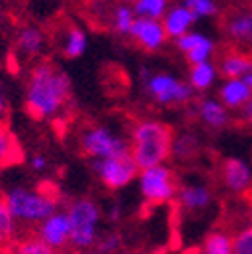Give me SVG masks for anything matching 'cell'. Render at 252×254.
<instances>
[{"instance_id": "obj_2", "label": "cell", "mask_w": 252, "mask_h": 254, "mask_svg": "<svg viewBox=\"0 0 252 254\" xmlns=\"http://www.w3.org/2000/svg\"><path fill=\"white\" fill-rule=\"evenodd\" d=\"M172 129L162 121H139L131 131L129 151L139 170L155 164H164L172 153Z\"/></svg>"}, {"instance_id": "obj_14", "label": "cell", "mask_w": 252, "mask_h": 254, "mask_svg": "<svg viewBox=\"0 0 252 254\" xmlns=\"http://www.w3.org/2000/svg\"><path fill=\"white\" fill-rule=\"evenodd\" d=\"M250 87L246 85V81L240 77V79H228L222 89H220V99L226 107H240V105H246V101L250 99Z\"/></svg>"}, {"instance_id": "obj_5", "label": "cell", "mask_w": 252, "mask_h": 254, "mask_svg": "<svg viewBox=\"0 0 252 254\" xmlns=\"http://www.w3.org/2000/svg\"><path fill=\"white\" fill-rule=\"evenodd\" d=\"M139 192L149 204H166L176 196V178L170 168L155 164L141 168L137 174Z\"/></svg>"}, {"instance_id": "obj_30", "label": "cell", "mask_w": 252, "mask_h": 254, "mask_svg": "<svg viewBox=\"0 0 252 254\" xmlns=\"http://www.w3.org/2000/svg\"><path fill=\"white\" fill-rule=\"evenodd\" d=\"M234 252L238 254H252V226L242 230L234 240H232Z\"/></svg>"}, {"instance_id": "obj_36", "label": "cell", "mask_w": 252, "mask_h": 254, "mask_svg": "<svg viewBox=\"0 0 252 254\" xmlns=\"http://www.w3.org/2000/svg\"><path fill=\"white\" fill-rule=\"evenodd\" d=\"M119 216V208H111V212H109V220H113V218H117Z\"/></svg>"}, {"instance_id": "obj_33", "label": "cell", "mask_w": 252, "mask_h": 254, "mask_svg": "<svg viewBox=\"0 0 252 254\" xmlns=\"http://www.w3.org/2000/svg\"><path fill=\"white\" fill-rule=\"evenodd\" d=\"M8 119V101H6V97H4V93L0 91V121H6Z\"/></svg>"}, {"instance_id": "obj_6", "label": "cell", "mask_w": 252, "mask_h": 254, "mask_svg": "<svg viewBox=\"0 0 252 254\" xmlns=\"http://www.w3.org/2000/svg\"><path fill=\"white\" fill-rule=\"evenodd\" d=\"M95 172L105 188L121 190L125 186H129L133 180H137L139 166L133 160L131 151H123V153L95 160Z\"/></svg>"}, {"instance_id": "obj_18", "label": "cell", "mask_w": 252, "mask_h": 254, "mask_svg": "<svg viewBox=\"0 0 252 254\" xmlns=\"http://www.w3.org/2000/svg\"><path fill=\"white\" fill-rule=\"evenodd\" d=\"M87 47H89V39H87V33L83 28L73 26V28L67 30L65 41H63V53H65V57L79 59V57L85 55Z\"/></svg>"}, {"instance_id": "obj_19", "label": "cell", "mask_w": 252, "mask_h": 254, "mask_svg": "<svg viewBox=\"0 0 252 254\" xmlns=\"http://www.w3.org/2000/svg\"><path fill=\"white\" fill-rule=\"evenodd\" d=\"M248 71H252V61L244 55H228L220 63V73L226 79H240Z\"/></svg>"}, {"instance_id": "obj_25", "label": "cell", "mask_w": 252, "mask_h": 254, "mask_svg": "<svg viewBox=\"0 0 252 254\" xmlns=\"http://www.w3.org/2000/svg\"><path fill=\"white\" fill-rule=\"evenodd\" d=\"M202 250L208 254H230V252H234L232 238L222 234V232H212L206 236Z\"/></svg>"}, {"instance_id": "obj_23", "label": "cell", "mask_w": 252, "mask_h": 254, "mask_svg": "<svg viewBox=\"0 0 252 254\" xmlns=\"http://www.w3.org/2000/svg\"><path fill=\"white\" fill-rule=\"evenodd\" d=\"M18 157H20V149H18L16 139L10 135L6 125L0 121V166L12 164Z\"/></svg>"}, {"instance_id": "obj_13", "label": "cell", "mask_w": 252, "mask_h": 254, "mask_svg": "<svg viewBox=\"0 0 252 254\" xmlns=\"http://www.w3.org/2000/svg\"><path fill=\"white\" fill-rule=\"evenodd\" d=\"M224 182L232 192H244L252 182L250 168L242 160L230 157V160H226V164H224Z\"/></svg>"}, {"instance_id": "obj_8", "label": "cell", "mask_w": 252, "mask_h": 254, "mask_svg": "<svg viewBox=\"0 0 252 254\" xmlns=\"http://www.w3.org/2000/svg\"><path fill=\"white\" fill-rule=\"evenodd\" d=\"M147 93L160 105H174V103H186L192 97L194 87L190 83H184L178 77L170 73H155L145 79Z\"/></svg>"}, {"instance_id": "obj_20", "label": "cell", "mask_w": 252, "mask_h": 254, "mask_svg": "<svg viewBox=\"0 0 252 254\" xmlns=\"http://www.w3.org/2000/svg\"><path fill=\"white\" fill-rule=\"evenodd\" d=\"M228 35L242 43H252V12H238L234 14L228 24Z\"/></svg>"}, {"instance_id": "obj_35", "label": "cell", "mask_w": 252, "mask_h": 254, "mask_svg": "<svg viewBox=\"0 0 252 254\" xmlns=\"http://www.w3.org/2000/svg\"><path fill=\"white\" fill-rule=\"evenodd\" d=\"M242 79L246 81V85H248V87H250V91H252V71H248V73H246Z\"/></svg>"}, {"instance_id": "obj_27", "label": "cell", "mask_w": 252, "mask_h": 254, "mask_svg": "<svg viewBox=\"0 0 252 254\" xmlns=\"http://www.w3.org/2000/svg\"><path fill=\"white\" fill-rule=\"evenodd\" d=\"M133 20H135V12H133V6H129L127 2L115 8L113 26H115V30L119 35H129V30L133 26Z\"/></svg>"}, {"instance_id": "obj_9", "label": "cell", "mask_w": 252, "mask_h": 254, "mask_svg": "<svg viewBox=\"0 0 252 254\" xmlns=\"http://www.w3.org/2000/svg\"><path fill=\"white\" fill-rule=\"evenodd\" d=\"M39 236L53 248L57 250H65L71 242V222L67 212H59L55 210L49 214L43 222H39Z\"/></svg>"}, {"instance_id": "obj_10", "label": "cell", "mask_w": 252, "mask_h": 254, "mask_svg": "<svg viewBox=\"0 0 252 254\" xmlns=\"http://www.w3.org/2000/svg\"><path fill=\"white\" fill-rule=\"evenodd\" d=\"M129 37H133V41L145 51L162 49L166 39H168L162 20L160 18H145V16H135L133 26L129 30Z\"/></svg>"}, {"instance_id": "obj_37", "label": "cell", "mask_w": 252, "mask_h": 254, "mask_svg": "<svg viewBox=\"0 0 252 254\" xmlns=\"http://www.w3.org/2000/svg\"><path fill=\"white\" fill-rule=\"evenodd\" d=\"M121 2H127V4H133V2H135V0H121Z\"/></svg>"}, {"instance_id": "obj_21", "label": "cell", "mask_w": 252, "mask_h": 254, "mask_svg": "<svg viewBox=\"0 0 252 254\" xmlns=\"http://www.w3.org/2000/svg\"><path fill=\"white\" fill-rule=\"evenodd\" d=\"M216 79V67L210 61H202V63H194L192 71H190V85L198 91H206L208 87H212Z\"/></svg>"}, {"instance_id": "obj_31", "label": "cell", "mask_w": 252, "mask_h": 254, "mask_svg": "<svg viewBox=\"0 0 252 254\" xmlns=\"http://www.w3.org/2000/svg\"><path fill=\"white\" fill-rule=\"evenodd\" d=\"M97 248L101 252H113V250H119L121 248V238L117 234H103L97 238Z\"/></svg>"}, {"instance_id": "obj_38", "label": "cell", "mask_w": 252, "mask_h": 254, "mask_svg": "<svg viewBox=\"0 0 252 254\" xmlns=\"http://www.w3.org/2000/svg\"><path fill=\"white\" fill-rule=\"evenodd\" d=\"M93 2H103V0H93Z\"/></svg>"}, {"instance_id": "obj_17", "label": "cell", "mask_w": 252, "mask_h": 254, "mask_svg": "<svg viewBox=\"0 0 252 254\" xmlns=\"http://www.w3.org/2000/svg\"><path fill=\"white\" fill-rule=\"evenodd\" d=\"M198 115L202 117V121L208 127H214V129H218V127H224L226 121H228V113H226L224 103H220L216 99H204L200 103Z\"/></svg>"}, {"instance_id": "obj_22", "label": "cell", "mask_w": 252, "mask_h": 254, "mask_svg": "<svg viewBox=\"0 0 252 254\" xmlns=\"http://www.w3.org/2000/svg\"><path fill=\"white\" fill-rule=\"evenodd\" d=\"M16 238V218L10 212L4 198H0V248L14 242Z\"/></svg>"}, {"instance_id": "obj_1", "label": "cell", "mask_w": 252, "mask_h": 254, "mask_svg": "<svg viewBox=\"0 0 252 254\" xmlns=\"http://www.w3.org/2000/svg\"><path fill=\"white\" fill-rule=\"evenodd\" d=\"M71 95L69 77L57 69L53 63H39L33 67L26 83L24 103L26 111L35 119H51L55 117Z\"/></svg>"}, {"instance_id": "obj_11", "label": "cell", "mask_w": 252, "mask_h": 254, "mask_svg": "<svg viewBox=\"0 0 252 254\" xmlns=\"http://www.w3.org/2000/svg\"><path fill=\"white\" fill-rule=\"evenodd\" d=\"M176 43H178V49L188 57V61H190L192 65L194 63H202V61H210L212 51H214V43L206 35L190 33V30H188L186 35L178 37Z\"/></svg>"}, {"instance_id": "obj_32", "label": "cell", "mask_w": 252, "mask_h": 254, "mask_svg": "<svg viewBox=\"0 0 252 254\" xmlns=\"http://www.w3.org/2000/svg\"><path fill=\"white\" fill-rule=\"evenodd\" d=\"M47 168H49V160L45 155H41V153L33 155V160H30V170L33 172H45Z\"/></svg>"}, {"instance_id": "obj_3", "label": "cell", "mask_w": 252, "mask_h": 254, "mask_svg": "<svg viewBox=\"0 0 252 254\" xmlns=\"http://www.w3.org/2000/svg\"><path fill=\"white\" fill-rule=\"evenodd\" d=\"M4 200L16 222H22V224H39L49 214L59 210V200L55 196L24 186L10 188Z\"/></svg>"}, {"instance_id": "obj_24", "label": "cell", "mask_w": 252, "mask_h": 254, "mask_svg": "<svg viewBox=\"0 0 252 254\" xmlns=\"http://www.w3.org/2000/svg\"><path fill=\"white\" fill-rule=\"evenodd\" d=\"M168 10V0H135L133 2V12L135 16H145V18H160Z\"/></svg>"}, {"instance_id": "obj_34", "label": "cell", "mask_w": 252, "mask_h": 254, "mask_svg": "<svg viewBox=\"0 0 252 254\" xmlns=\"http://www.w3.org/2000/svg\"><path fill=\"white\" fill-rule=\"evenodd\" d=\"M244 113H246V117L252 121V95H250V99L246 101V111H244Z\"/></svg>"}, {"instance_id": "obj_7", "label": "cell", "mask_w": 252, "mask_h": 254, "mask_svg": "<svg viewBox=\"0 0 252 254\" xmlns=\"http://www.w3.org/2000/svg\"><path fill=\"white\" fill-rule=\"evenodd\" d=\"M81 149L93 157V160H101V157H109L115 153L129 151V143L121 135H117L107 125H91L81 133Z\"/></svg>"}, {"instance_id": "obj_26", "label": "cell", "mask_w": 252, "mask_h": 254, "mask_svg": "<svg viewBox=\"0 0 252 254\" xmlns=\"http://www.w3.org/2000/svg\"><path fill=\"white\" fill-rule=\"evenodd\" d=\"M12 250L20 252V254H51L53 252V248L39 234L37 236H26L24 240H16Z\"/></svg>"}, {"instance_id": "obj_4", "label": "cell", "mask_w": 252, "mask_h": 254, "mask_svg": "<svg viewBox=\"0 0 252 254\" xmlns=\"http://www.w3.org/2000/svg\"><path fill=\"white\" fill-rule=\"evenodd\" d=\"M67 214L71 222L69 246L75 250H87L91 246H95L99 238L101 208L89 198H81L67 208Z\"/></svg>"}, {"instance_id": "obj_28", "label": "cell", "mask_w": 252, "mask_h": 254, "mask_svg": "<svg viewBox=\"0 0 252 254\" xmlns=\"http://www.w3.org/2000/svg\"><path fill=\"white\" fill-rule=\"evenodd\" d=\"M196 147H198V139L194 137V135H182L180 139H176V141H172V153L174 155H178V157H190V155H194V151H196Z\"/></svg>"}, {"instance_id": "obj_16", "label": "cell", "mask_w": 252, "mask_h": 254, "mask_svg": "<svg viewBox=\"0 0 252 254\" xmlns=\"http://www.w3.org/2000/svg\"><path fill=\"white\" fill-rule=\"evenodd\" d=\"M210 200H212V194L206 186L192 184L180 190V202L188 210H204L210 204Z\"/></svg>"}, {"instance_id": "obj_12", "label": "cell", "mask_w": 252, "mask_h": 254, "mask_svg": "<svg viewBox=\"0 0 252 254\" xmlns=\"http://www.w3.org/2000/svg\"><path fill=\"white\" fill-rule=\"evenodd\" d=\"M194 20H196L194 12L188 8L186 4L168 8L166 14L162 16V24L166 28V35L172 37V39H178V37L186 35L188 30H190V26L194 24Z\"/></svg>"}, {"instance_id": "obj_29", "label": "cell", "mask_w": 252, "mask_h": 254, "mask_svg": "<svg viewBox=\"0 0 252 254\" xmlns=\"http://www.w3.org/2000/svg\"><path fill=\"white\" fill-rule=\"evenodd\" d=\"M184 4L194 12L196 18H206V16H214L218 6L214 0H184Z\"/></svg>"}, {"instance_id": "obj_15", "label": "cell", "mask_w": 252, "mask_h": 254, "mask_svg": "<svg viewBox=\"0 0 252 254\" xmlns=\"http://www.w3.org/2000/svg\"><path fill=\"white\" fill-rule=\"evenodd\" d=\"M45 49V35L39 26H24L16 37V51L24 57H37Z\"/></svg>"}]
</instances>
